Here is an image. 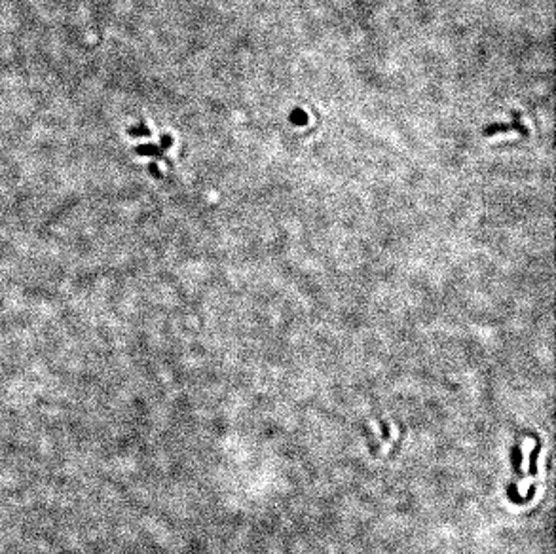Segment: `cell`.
<instances>
[{
	"instance_id": "obj_2",
	"label": "cell",
	"mask_w": 556,
	"mask_h": 554,
	"mask_svg": "<svg viewBox=\"0 0 556 554\" xmlns=\"http://www.w3.org/2000/svg\"><path fill=\"white\" fill-rule=\"evenodd\" d=\"M514 129V125L512 124H494V125H488V127H484V137H492V135H495V133H503V131H511Z\"/></svg>"
},
{
	"instance_id": "obj_6",
	"label": "cell",
	"mask_w": 556,
	"mask_h": 554,
	"mask_svg": "<svg viewBox=\"0 0 556 554\" xmlns=\"http://www.w3.org/2000/svg\"><path fill=\"white\" fill-rule=\"evenodd\" d=\"M148 171H150V175H154L156 179H162V171L158 169V163H150V165H148Z\"/></svg>"
},
{
	"instance_id": "obj_4",
	"label": "cell",
	"mask_w": 556,
	"mask_h": 554,
	"mask_svg": "<svg viewBox=\"0 0 556 554\" xmlns=\"http://www.w3.org/2000/svg\"><path fill=\"white\" fill-rule=\"evenodd\" d=\"M291 124H293V125H306L308 124L306 112H302V110H293V112H291Z\"/></svg>"
},
{
	"instance_id": "obj_5",
	"label": "cell",
	"mask_w": 556,
	"mask_h": 554,
	"mask_svg": "<svg viewBox=\"0 0 556 554\" xmlns=\"http://www.w3.org/2000/svg\"><path fill=\"white\" fill-rule=\"evenodd\" d=\"M171 144H173V139H171V135H162L160 146H162L163 150H167V148H171Z\"/></svg>"
},
{
	"instance_id": "obj_3",
	"label": "cell",
	"mask_w": 556,
	"mask_h": 554,
	"mask_svg": "<svg viewBox=\"0 0 556 554\" xmlns=\"http://www.w3.org/2000/svg\"><path fill=\"white\" fill-rule=\"evenodd\" d=\"M127 133H129L131 137H150V129H148L144 124H139V125H135V127H129V129H127Z\"/></svg>"
},
{
	"instance_id": "obj_1",
	"label": "cell",
	"mask_w": 556,
	"mask_h": 554,
	"mask_svg": "<svg viewBox=\"0 0 556 554\" xmlns=\"http://www.w3.org/2000/svg\"><path fill=\"white\" fill-rule=\"evenodd\" d=\"M139 156H152V158H162L163 156V148L158 146V144H141L135 148Z\"/></svg>"
}]
</instances>
